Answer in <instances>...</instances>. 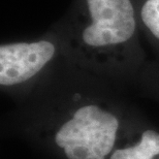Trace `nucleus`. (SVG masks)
<instances>
[{"label": "nucleus", "mask_w": 159, "mask_h": 159, "mask_svg": "<svg viewBox=\"0 0 159 159\" xmlns=\"http://www.w3.org/2000/svg\"><path fill=\"white\" fill-rule=\"evenodd\" d=\"M53 26L67 58L86 70L117 78L144 67L146 54L133 0H72Z\"/></svg>", "instance_id": "nucleus-1"}, {"label": "nucleus", "mask_w": 159, "mask_h": 159, "mask_svg": "<svg viewBox=\"0 0 159 159\" xmlns=\"http://www.w3.org/2000/svg\"><path fill=\"white\" fill-rule=\"evenodd\" d=\"M74 110L54 141L67 159H107L113 153L120 121L103 102L85 92H71Z\"/></svg>", "instance_id": "nucleus-2"}, {"label": "nucleus", "mask_w": 159, "mask_h": 159, "mask_svg": "<svg viewBox=\"0 0 159 159\" xmlns=\"http://www.w3.org/2000/svg\"><path fill=\"white\" fill-rule=\"evenodd\" d=\"M64 58H67L64 43L53 25L36 39L2 43L0 85L3 89L31 85Z\"/></svg>", "instance_id": "nucleus-3"}, {"label": "nucleus", "mask_w": 159, "mask_h": 159, "mask_svg": "<svg viewBox=\"0 0 159 159\" xmlns=\"http://www.w3.org/2000/svg\"><path fill=\"white\" fill-rule=\"evenodd\" d=\"M143 39L159 52V0H133Z\"/></svg>", "instance_id": "nucleus-4"}, {"label": "nucleus", "mask_w": 159, "mask_h": 159, "mask_svg": "<svg viewBox=\"0 0 159 159\" xmlns=\"http://www.w3.org/2000/svg\"><path fill=\"white\" fill-rule=\"evenodd\" d=\"M159 156V132L145 130L136 144L120 148L111 154L109 159H155Z\"/></svg>", "instance_id": "nucleus-5"}]
</instances>
